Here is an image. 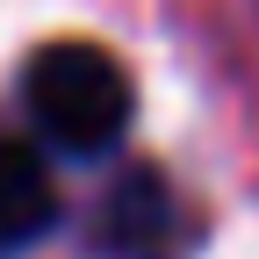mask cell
Returning a JSON list of instances; mask_svg holds the SVG:
<instances>
[{
	"mask_svg": "<svg viewBox=\"0 0 259 259\" xmlns=\"http://www.w3.org/2000/svg\"><path fill=\"white\" fill-rule=\"evenodd\" d=\"M87 245H94V259H173L180 252V202H173L166 173L130 166L101 194V209L87 223Z\"/></svg>",
	"mask_w": 259,
	"mask_h": 259,
	"instance_id": "obj_2",
	"label": "cell"
},
{
	"mask_svg": "<svg viewBox=\"0 0 259 259\" xmlns=\"http://www.w3.org/2000/svg\"><path fill=\"white\" fill-rule=\"evenodd\" d=\"M22 108L36 137L65 158H108L130 137V72L101 44H44L22 72Z\"/></svg>",
	"mask_w": 259,
	"mask_h": 259,
	"instance_id": "obj_1",
	"label": "cell"
},
{
	"mask_svg": "<svg viewBox=\"0 0 259 259\" xmlns=\"http://www.w3.org/2000/svg\"><path fill=\"white\" fill-rule=\"evenodd\" d=\"M58 223V187L29 144H0V252L44 245Z\"/></svg>",
	"mask_w": 259,
	"mask_h": 259,
	"instance_id": "obj_3",
	"label": "cell"
}]
</instances>
